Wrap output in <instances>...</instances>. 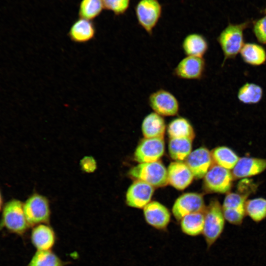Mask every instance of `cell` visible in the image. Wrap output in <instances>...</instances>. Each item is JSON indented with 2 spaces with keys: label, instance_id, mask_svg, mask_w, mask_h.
<instances>
[{
  "label": "cell",
  "instance_id": "cell-25",
  "mask_svg": "<svg viewBox=\"0 0 266 266\" xmlns=\"http://www.w3.org/2000/svg\"><path fill=\"white\" fill-rule=\"evenodd\" d=\"M192 140L187 138H170L168 151L170 157L176 161L185 160L191 152Z\"/></svg>",
  "mask_w": 266,
  "mask_h": 266
},
{
  "label": "cell",
  "instance_id": "cell-3",
  "mask_svg": "<svg viewBox=\"0 0 266 266\" xmlns=\"http://www.w3.org/2000/svg\"><path fill=\"white\" fill-rule=\"evenodd\" d=\"M225 219L219 202L212 200L204 211L203 234L208 247L211 246L222 233Z\"/></svg>",
  "mask_w": 266,
  "mask_h": 266
},
{
  "label": "cell",
  "instance_id": "cell-9",
  "mask_svg": "<svg viewBox=\"0 0 266 266\" xmlns=\"http://www.w3.org/2000/svg\"><path fill=\"white\" fill-rule=\"evenodd\" d=\"M206 69L204 58L186 56L174 68L173 75L181 79L200 80L203 78Z\"/></svg>",
  "mask_w": 266,
  "mask_h": 266
},
{
  "label": "cell",
  "instance_id": "cell-15",
  "mask_svg": "<svg viewBox=\"0 0 266 266\" xmlns=\"http://www.w3.org/2000/svg\"><path fill=\"white\" fill-rule=\"evenodd\" d=\"M143 213L147 223L156 229H164L169 223L170 213L169 210L157 201L149 202L143 208Z\"/></svg>",
  "mask_w": 266,
  "mask_h": 266
},
{
  "label": "cell",
  "instance_id": "cell-16",
  "mask_svg": "<svg viewBox=\"0 0 266 266\" xmlns=\"http://www.w3.org/2000/svg\"><path fill=\"white\" fill-rule=\"evenodd\" d=\"M266 169V159L244 157L239 159L232 169L233 178L240 179L258 175Z\"/></svg>",
  "mask_w": 266,
  "mask_h": 266
},
{
  "label": "cell",
  "instance_id": "cell-32",
  "mask_svg": "<svg viewBox=\"0 0 266 266\" xmlns=\"http://www.w3.org/2000/svg\"><path fill=\"white\" fill-rule=\"evenodd\" d=\"M253 31L258 41L266 44V16L254 22Z\"/></svg>",
  "mask_w": 266,
  "mask_h": 266
},
{
  "label": "cell",
  "instance_id": "cell-36",
  "mask_svg": "<svg viewBox=\"0 0 266 266\" xmlns=\"http://www.w3.org/2000/svg\"><path fill=\"white\" fill-rule=\"evenodd\" d=\"M3 228L2 227V226H1V225L0 224V231Z\"/></svg>",
  "mask_w": 266,
  "mask_h": 266
},
{
  "label": "cell",
  "instance_id": "cell-34",
  "mask_svg": "<svg viewBox=\"0 0 266 266\" xmlns=\"http://www.w3.org/2000/svg\"><path fill=\"white\" fill-rule=\"evenodd\" d=\"M2 203H3L2 196L1 192L0 191V211L2 208Z\"/></svg>",
  "mask_w": 266,
  "mask_h": 266
},
{
  "label": "cell",
  "instance_id": "cell-2",
  "mask_svg": "<svg viewBox=\"0 0 266 266\" xmlns=\"http://www.w3.org/2000/svg\"><path fill=\"white\" fill-rule=\"evenodd\" d=\"M0 224L10 233L24 234L29 225L24 210V203L16 199L7 201L3 206Z\"/></svg>",
  "mask_w": 266,
  "mask_h": 266
},
{
  "label": "cell",
  "instance_id": "cell-23",
  "mask_svg": "<svg viewBox=\"0 0 266 266\" xmlns=\"http://www.w3.org/2000/svg\"><path fill=\"white\" fill-rule=\"evenodd\" d=\"M240 54L243 61L251 66H259L266 62L265 49L256 43H244Z\"/></svg>",
  "mask_w": 266,
  "mask_h": 266
},
{
  "label": "cell",
  "instance_id": "cell-21",
  "mask_svg": "<svg viewBox=\"0 0 266 266\" xmlns=\"http://www.w3.org/2000/svg\"><path fill=\"white\" fill-rule=\"evenodd\" d=\"M31 241L37 250H49L55 241V233L52 229L44 224L34 227L31 233Z\"/></svg>",
  "mask_w": 266,
  "mask_h": 266
},
{
  "label": "cell",
  "instance_id": "cell-20",
  "mask_svg": "<svg viewBox=\"0 0 266 266\" xmlns=\"http://www.w3.org/2000/svg\"><path fill=\"white\" fill-rule=\"evenodd\" d=\"M166 125L163 117L152 112L146 115L141 123V131L144 138H164Z\"/></svg>",
  "mask_w": 266,
  "mask_h": 266
},
{
  "label": "cell",
  "instance_id": "cell-13",
  "mask_svg": "<svg viewBox=\"0 0 266 266\" xmlns=\"http://www.w3.org/2000/svg\"><path fill=\"white\" fill-rule=\"evenodd\" d=\"M154 187L139 180L134 181L129 187L126 196L127 204L131 207L144 208L150 202Z\"/></svg>",
  "mask_w": 266,
  "mask_h": 266
},
{
  "label": "cell",
  "instance_id": "cell-8",
  "mask_svg": "<svg viewBox=\"0 0 266 266\" xmlns=\"http://www.w3.org/2000/svg\"><path fill=\"white\" fill-rule=\"evenodd\" d=\"M233 179L230 170L215 165L204 176V186L210 192L225 193L230 190Z\"/></svg>",
  "mask_w": 266,
  "mask_h": 266
},
{
  "label": "cell",
  "instance_id": "cell-10",
  "mask_svg": "<svg viewBox=\"0 0 266 266\" xmlns=\"http://www.w3.org/2000/svg\"><path fill=\"white\" fill-rule=\"evenodd\" d=\"M246 195L230 193L225 198L222 210L225 220L234 225H240L246 215L245 205Z\"/></svg>",
  "mask_w": 266,
  "mask_h": 266
},
{
  "label": "cell",
  "instance_id": "cell-31",
  "mask_svg": "<svg viewBox=\"0 0 266 266\" xmlns=\"http://www.w3.org/2000/svg\"><path fill=\"white\" fill-rule=\"evenodd\" d=\"M131 0H102L104 8L115 16L125 14L130 8Z\"/></svg>",
  "mask_w": 266,
  "mask_h": 266
},
{
  "label": "cell",
  "instance_id": "cell-4",
  "mask_svg": "<svg viewBox=\"0 0 266 266\" xmlns=\"http://www.w3.org/2000/svg\"><path fill=\"white\" fill-rule=\"evenodd\" d=\"M129 174L154 187H164L168 184L167 169L159 161L139 163L130 170Z\"/></svg>",
  "mask_w": 266,
  "mask_h": 266
},
{
  "label": "cell",
  "instance_id": "cell-30",
  "mask_svg": "<svg viewBox=\"0 0 266 266\" xmlns=\"http://www.w3.org/2000/svg\"><path fill=\"white\" fill-rule=\"evenodd\" d=\"M64 263L50 250H37L27 266H63Z\"/></svg>",
  "mask_w": 266,
  "mask_h": 266
},
{
  "label": "cell",
  "instance_id": "cell-12",
  "mask_svg": "<svg viewBox=\"0 0 266 266\" xmlns=\"http://www.w3.org/2000/svg\"><path fill=\"white\" fill-rule=\"evenodd\" d=\"M205 206L202 196L196 193L182 194L175 200L172 207V213L177 220L193 213L204 212Z\"/></svg>",
  "mask_w": 266,
  "mask_h": 266
},
{
  "label": "cell",
  "instance_id": "cell-26",
  "mask_svg": "<svg viewBox=\"0 0 266 266\" xmlns=\"http://www.w3.org/2000/svg\"><path fill=\"white\" fill-rule=\"evenodd\" d=\"M211 154L216 165L229 170L233 169L239 159L233 150L224 146L215 148Z\"/></svg>",
  "mask_w": 266,
  "mask_h": 266
},
{
  "label": "cell",
  "instance_id": "cell-27",
  "mask_svg": "<svg viewBox=\"0 0 266 266\" xmlns=\"http://www.w3.org/2000/svg\"><path fill=\"white\" fill-rule=\"evenodd\" d=\"M263 96V90L259 85L247 82L238 90L237 98L243 103L253 104L259 102Z\"/></svg>",
  "mask_w": 266,
  "mask_h": 266
},
{
  "label": "cell",
  "instance_id": "cell-19",
  "mask_svg": "<svg viewBox=\"0 0 266 266\" xmlns=\"http://www.w3.org/2000/svg\"><path fill=\"white\" fill-rule=\"evenodd\" d=\"M181 48L186 56L203 58L208 51L209 44L203 35L193 33L184 37L181 43Z\"/></svg>",
  "mask_w": 266,
  "mask_h": 266
},
{
  "label": "cell",
  "instance_id": "cell-17",
  "mask_svg": "<svg viewBox=\"0 0 266 266\" xmlns=\"http://www.w3.org/2000/svg\"><path fill=\"white\" fill-rule=\"evenodd\" d=\"M168 184L178 190H183L192 182L194 175L187 165L182 162L171 163L167 169Z\"/></svg>",
  "mask_w": 266,
  "mask_h": 266
},
{
  "label": "cell",
  "instance_id": "cell-29",
  "mask_svg": "<svg viewBox=\"0 0 266 266\" xmlns=\"http://www.w3.org/2000/svg\"><path fill=\"white\" fill-rule=\"evenodd\" d=\"M245 209L246 215L253 221L261 222L266 218V199L258 198L248 200Z\"/></svg>",
  "mask_w": 266,
  "mask_h": 266
},
{
  "label": "cell",
  "instance_id": "cell-11",
  "mask_svg": "<svg viewBox=\"0 0 266 266\" xmlns=\"http://www.w3.org/2000/svg\"><path fill=\"white\" fill-rule=\"evenodd\" d=\"M165 152L163 138H143L134 153V160L139 163L158 161Z\"/></svg>",
  "mask_w": 266,
  "mask_h": 266
},
{
  "label": "cell",
  "instance_id": "cell-35",
  "mask_svg": "<svg viewBox=\"0 0 266 266\" xmlns=\"http://www.w3.org/2000/svg\"><path fill=\"white\" fill-rule=\"evenodd\" d=\"M264 13L266 14V7L265 9H264Z\"/></svg>",
  "mask_w": 266,
  "mask_h": 266
},
{
  "label": "cell",
  "instance_id": "cell-18",
  "mask_svg": "<svg viewBox=\"0 0 266 266\" xmlns=\"http://www.w3.org/2000/svg\"><path fill=\"white\" fill-rule=\"evenodd\" d=\"M96 32L95 24L92 21L79 18L73 22L67 34L72 42L83 44L93 40Z\"/></svg>",
  "mask_w": 266,
  "mask_h": 266
},
{
  "label": "cell",
  "instance_id": "cell-24",
  "mask_svg": "<svg viewBox=\"0 0 266 266\" xmlns=\"http://www.w3.org/2000/svg\"><path fill=\"white\" fill-rule=\"evenodd\" d=\"M204 223V212L191 213L180 220L182 232L189 235L196 236L203 232Z\"/></svg>",
  "mask_w": 266,
  "mask_h": 266
},
{
  "label": "cell",
  "instance_id": "cell-6",
  "mask_svg": "<svg viewBox=\"0 0 266 266\" xmlns=\"http://www.w3.org/2000/svg\"><path fill=\"white\" fill-rule=\"evenodd\" d=\"M148 103L153 112L163 117L176 116L180 108L177 98L164 89L151 93L148 98Z\"/></svg>",
  "mask_w": 266,
  "mask_h": 266
},
{
  "label": "cell",
  "instance_id": "cell-7",
  "mask_svg": "<svg viewBox=\"0 0 266 266\" xmlns=\"http://www.w3.org/2000/svg\"><path fill=\"white\" fill-rule=\"evenodd\" d=\"M24 210L29 226L49 222L50 214L49 202L41 195H31L24 203Z\"/></svg>",
  "mask_w": 266,
  "mask_h": 266
},
{
  "label": "cell",
  "instance_id": "cell-33",
  "mask_svg": "<svg viewBox=\"0 0 266 266\" xmlns=\"http://www.w3.org/2000/svg\"><path fill=\"white\" fill-rule=\"evenodd\" d=\"M81 167L86 172H92L97 167L95 160L91 156H86L81 160Z\"/></svg>",
  "mask_w": 266,
  "mask_h": 266
},
{
  "label": "cell",
  "instance_id": "cell-28",
  "mask_svg": "<svg viewBox=\"0 0 266 266\" xmlns=\"http://www.w3.org/2000/svg\"><path fill=\"white\" fill-rule=\"evenodd\" d=\"M104 9L102 0H81L78 15L79 18L93 21L102 13Z\"/></svg>",
  "mask_w": 266,
  "mask_h": 266
},
{
  "label": "cell",
  "instance_id": "cell-5",
  "mask_svg": "<svg viewBox=\"0 0 266 266\" xmlns=\"http://www.w3.org/2000/svg\"><path fill=\"white\" fill-rule=\"evenodd\" d=\"M134 9L138 24L152 36L162 16V4L159 0H139Z\"/></svg>",
  "mask_w": 266,
  "mask_h": 266
},
{
  "label": "cell",
  "instance_id": "cell-1",
  "mask_svg": "<svg viewBox=\"0 0 266 266\" xmlns=\"http://www.w3.org/2000/svg\"><path fill=\"white\" fill-rule=\"evenodd\" d=\"M249 25L247 21L240 24L229 23L217 38L224 55L223 64L228 59H234L244 45V31Z\"/></svg>",
  "mask_w": 266,
  "mask_h": 266
},
{
  "label": "cell",
  "instance_id": "cell-14",
  "mask_svg": "<svg viewBox=\"0 0 266 266\" xmlns=\"http://www.w3.org/2000/svg\"><path fill=\"white\" fill-rule=\"evenodd\" d=\"M212 158L210 151L205 147H200L191 152L185 160L187 165L196 178L204 177L210 168Z\"/></svg>",
  "mask_w": 266,
  "mask_h": 266
},
{
  "label": "cell",
  "instance_id": "cell-22",
  "mask_svg": "<svg viewBox=\"0 0 266 266\" xmlns=\"http://www.w3.org/2000/svg\"><path fill=\"white\" fill-rule=\"evenodd\" d=\"M170 138H187L193 140L195 133L190 121L183 117H178L171 120L167 128Z\"/></svg>",
  "mask_w": 266,
  "mask_h": 266
}]
</instances>
